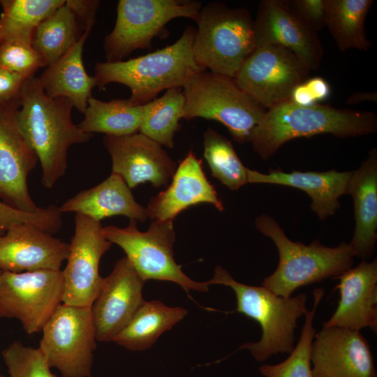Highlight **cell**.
Here are the masks:
<instances>
[{"mask_svg": "<svg viewBox=\"0 0 377 377\" xmlns=\"http://www.w3.org/2000/svg\"><path fill=\"white\" fill-rule=\"evenodd\" d=\"M313 377H376L369 344L358 330L325 327L311 349Z\"/></svg>", "mask_w": 377, "mask_h": 377, "instance_id": "obj_17", "label": "cell"}, {"mask_svg": "<svg viewBox=\"0 0 377 377\" xmlns=\"http://www.w3.org/2000/svg\"><path fill=\"white\" fill-rule=\"evenodd\" d=\"M145 281L126 257L119 259L103 283L91 311L98 341H113L145 301Z\"/></svg>", "mask_w": 377, "mask_h": 377, "instance_id": "obj_16", "label": "cell"}, {"mask_svg": "<svg viewBox=\"0 0 377 377\" xmlns=\"http://www.w3.org/2000/svg\"><path fill=\"white\" fill-rule=\"evenodd\" d=\"M185 106L182 87L167 89L160 97L144 105L139 132L162 146L172 149L174 137L180 127Z\"/></svg>", "mask_w": 377, "mask_h": 377, "instance_id": "obj_31", "label": "cell"}, {"mask_svg": "<svg viewBox=\"0 0 377 377\" xmlns=\"http://www.w3.org/2000/svg\"><path fill=\"white\" fill-rule=\"evenodd\" d=\"M371 101L376 103L377 93L376 91H358L353 93L348 97L346 102L348 105L359 104L362 102Z\"/></svg>", "mask_w": 377, "mask_h": 377, "instance_id": "obj_41", "label": "cell"}, {"mask_svg": "<svg viewBox=\"0 0 377 377\" xmlns=\"http://www.w3.org/2000/svg\"><path fill=\"white\" fill-rule=\"evenodd\" d=\"M60 212H75L96 221L113 216L145 222L146 208L138 204L124 179L111 175L99 184L81 191L59 207Z\"/></svg>", "mask_w": 377, "mask_h": 377, "instance_id": "obj_24", "label": "cell"}, {"mask_svg": "<svg viewBox=\"0 0 377 377\" xmlns=\"http://www.w3.org/2000/svg\"><path fill=\"white\" fill-rule=\"evenodd\" d=\"M376 131L377 116L374 112L322 104L300 106L288 100L266 111L249 142L261 158L267 160L293 139L320 134L346 138Z\"/></svg>", "mask_w": 377, "mask_h": 377, "instance_id": "obj_2", "label": "cell"}, {"mask_svg": "<svg viewBox=\"0 0 377 377\" xmlns=\"http://www.w3.org/2000/svg\"><path fill=\"white\" fill-rule=\"evenodd\" d=\"M354 203L355 231L349 243L355 257L362 260L374 253L377 242V149L372 148L353 171L349 191Z\"/></svg>", "mask_w": 377, "mask_h": 377, "instance_id": "obj_23", "label": "cell"}, {"mask_svg": "<svg viewBox=\"0 0 377 377\" xmlns=\"http://www.w3.org/2000/svg\"><path fill=\"white\" fill-rule=\"evenodd\" d=\"M27 78L22 75L0 68V102L20 97Z\"/></svg>", "mask_w": 377, "mask_h": 377, "instance_id": "obj_39", "label": "cell"}, {"mask_svg": "<svg viewBox=\"0 0 377 377\" xmlns=\"http://www.w3.org/2000/svg\"><path fill=\"white\" fill-rule=\"evenodd\" d=\"M111 246L100 221L75 214L74 235L69 244L67 264L62 271V303L91 306L103 280L99 274L100 261Z\"/></svg>", "mask_w": 377, "mask_h": 377, "instance_id": "obj_13", "label": "cell"}, {"mask_svg": "<svg viewBox=\"0 0 377 377\" xmlns=\"http://www.w3.org/2000/svg\"><path fill=\"white\" fill-rule=\"evenodd\" d=\"M255 226L274 242L278 251L277 267L261 285L276 295L290 297L297 288L336 278L353 265L355 253L349 243L341 242L336 247H328L319 239L308 245L293 242L279 223L266 214L258 216Z\"/></svg>", "mask_w": 377, "mask_h": 377, "instance_id": "obj_4", "label": "cell"}, {"mask_svg": "<svg viewBox=\"0 0 377 377\" xmlns=\"http://www.w3.org/2000/svg\"><path fill=\"white\" fill-rule=\"evenodd\" d=\"M373 0H326L325 27L338 49L367 51L371 43L365 33V19Z\"/></svg>", "mask_w": 377, "mask_h": 377, "instance_id": "obj_28", "label": "cell"}, {"mask_svg": "<svg viewBox=\"0 0 377 377\" xmlns=\"http://www.w3.org/2000/svg\"><path fill=\"white\" fill-rule=\"evenodd\" d=\"M192 50L205 70L234 78L256 47L254 20L245 8H230L221 2L202 7Z\"/></svg>", "mask_w": 377, "mask_h": 377, "instance_id": "obj_6", "label": "cell"}, {"mask_svg": "<svg viewBox=\"0 0 377 377\" xmlns=\"http://www.w3.org/2000/svg\"><path fill=\"white\" fill-rule=\"evenodd\" d=\"M195 28L187 26L172 45L145 55L115 62H98L94 77L100 89L112 82L128 87V98L145 105L162 91L183 87L195 74L205 71L195 61L192 50Z\"/></svg>", "mask_w": 377, "mask_h": 377, "instance_id": "obj_3", "label": "cell"}, {"mask_svg": "<svg viewBox=\"0 0 377 377\" xmlns=\"http://www.w3.org/2000/svg\"><path fill=\"white\" fill-rule=\"evenodd\" d=\"M324 293L323 288H316L313 290V307L304 314V323L300 339L289 357L276 364L260 366L259 371L261 375L265 377H313L311 349L316 334L313 320Z\"/></svg>", "mask_w": 377, "mask_h": 377, "instance_id": "obj_33", "label": "cell"}, {"mask_svg": "<svg viewBox=\"0 0 377 377\" xmlns=\"http://www.w3.org/2000/svg\"><path fill=\"white\" fill-rule=\"evenodd\" d=\"M38 349L63 377H91L96 334L91 306L61 303L43 326Z\"/></svg>", "mask_w": 377, "mask_h": 377, "instance_id": "obj_10", "label": "cell"}, {"mask_svg": "<svg viewBox=\"0 0 377 377\" xmlns=\"http://www.w3.org/2000/svg\"><path fill=\"white\" fill-rule=\"evenodd\" d=\"M144 105H135L128 99L102 101L91 96L88 100L84 117L77 125L83 131L124 136L139 132Z\"/></svg>", "mask_w": 377, "mask_h": 377, "instance_id": "obj_27", "label": "cell"}, {"mask_svg": "<svg viewBox=\"0 0 377 377\" xmlns=\"http://www.w3.org/2000/svg\"><path fill=\"white\" fill-rule=\"evenodd\" d=\"M10 377H57L40 350L14 341L2 351Z\"/></svg>", "mask_w": 377, "mask_h": 377, "instance_id": "obj_34", "label": "cell"}, {"mask_svg": "<svg viewBox=\"0 0 377 377\" xmlns=\"http://www.w3.org/2000/svg\"><path fill=\"white\" fill-rule=\"evenodd\" d=\"M202 7L201 2L188 0L119 1L114 27L104 39L106 61H122L136 50H151L154 38L168 37L170 21H195Z\"/></svg>", "mask_w": 377, "mask_h": 377, "instance_id": "obj_8", "label": "cell"}, {"mask_svg": "<svg viewBox=\"0 0 377 377\" xmlns=\"http://www.w3.org/2000/svg\"><path fill=\"white\" fill-rule=\"evenodd\" d=\"M69 244L29 223H17L0 236V269L23 272L59 270Z\"/></svg>", "mask_w": 377, "mask_h": 377, "instance_id": "obj_19", "label": "cell"}, {"mask_svg": "<svg viewBox=\"0 0 377 377\" xmlns=\"http://www.w3.org/2000/svg\"><path fill=\"white\" fill-rule=\"evenodd\" d=\"M103 142L112 158V172L130 188L147 182L156 188L166 185L177 168L162 145L140 132L105 135Z\"/></svg>", "mask_w": 377, "mask_h": 377, "instance_id": "obj_18", "label": "cell"}, {"mask_svg": "<svg viewBox=\"0 0 377 377\" xmlns=\"http://www.w3.org/2000/svg\"><path fill=\"white\" fill-rule=\"evenodd\" d=\"M352 174L353 171L336 170L286 172L279 169L269 170L266 174L249 169L248 182L283 185L304 191L311 198V211L320 221H324L339 209V198L348 194Z\"/></svg>", "mask_w": 377, "mask_h": 377, "instance_id": "obj_22", "label": "cell"}, {"mask_svg": "<svg viewBox=\"0 0 377 377\" xmlns=\"http://www.w3.org/2000/svg\"><path fill=\"white\" fill-rule=\"evenodd\" d=\"M168 188L152 198L146 208L153 221H173L182 211L200 203L224 209L214 186L207 179L202 161L189 151L179 163Z\"/></svg>", "mask_w": 377, "mask_h": 377, "instance_id": "obj_21", "label": "cell"}, {"mask_svg": "<svg viewBox=\"0 0 377 377\" xmlns=\"http://www.w3.org/2000/svg\"><path fill=\"white\" fill-rule=\"evenodd\" d=\"M66 0H1L0 43H31L37 27Z\"/></svg>", "mask_w": 377, "mask_h": 377, "instance_id": "obj_30", "label": "cell"}, {"mask_svg": "<svg viewBox=\"0 0 377 377\" xmlns=\"http://www.w3.org/2000/svg\"><path fill=\"white\" fill-rule=\"evenodd\" d=\"M17 223H29L51 234L61 228V213L59 207L51 205L40 207L34 212H26L17 209L0 200V236L12 226Z\"/></svg>", "mask_w": 377, "mask_h": 377, "instance_id": "obj_35", "label": "cell"}, {"mask_svg": "<svg viewBox=\"0 0 377 377\" xmlns=\"http://www.w3.org/2000/svg\"><path fill=\"white\" fill-rule=\"evenodd\" d=\"M105 237L120 246L134 269L145 281L158 280L175 283L186 293L207 292L208 281L192 280L177 265L173 253L175 233L172 221H153L145 232L137 227V221L130 220L125 228L103 227Z\"/></svg>", "mask_w": 377, "mask_h": 377, "instance_id": "obj_9", "label": "cell"}, {"mask_svg": "<svg viewBox=\"0 0 377 377\" xmlns=\"http://www.w3.org/2000/svg\"><path fill=\"white\" fill-rule=\"evenodd\" d=\"M66 3L74 13L77 22H82L84 30L89 26H94L96 14L100 1L96 0H66Z\"/></svg>", "mask_w": 377, "mask_h": 377, "instance_id": "obj_40", "label": "cell"}, {"mask_svg": "<svg viewBox=\"0 0 377 377\" xmlns=\"http://www.w3.org/2000/svg\"><path fill=\"white\" fill-rule=\"evenodd\" d=\"M73 108L66 98L47 96L34 75L26 80L20 94L17 121L40 163L41 182L47 188H53L65 175L68 149L88 142L92 136L73 122Z\"/></svg>", "mask_w": 377, "mask_h": 377, "instance_id": "obj_1", "label": "cell"}, {"mask_svg": "<svg viewBox=\"0 0 377 377\" xmlns=\"http://www.w3.org/2000/svg\"><path fill=\"white\" fill-rule=\"evenodd\" d=\"M89 26L78 40L54 64L47 66L37 80L45 94L50 98H66L83 113L91 91L96 86L94 76L86 71L82 61L84 44L91 31Z\"/></svg>", "mask_w": 377, "mask_h": 377, "instance_id": "obj_25", "label": "cell"}, {"mask_svg": "<svg viewBox=\"0 0 377 377\" xmlns=\"http://www.w3.org/2000/svg\"><path fill=\"white\" fill-rule=\"evenodd\" d=\"M45 66L31 43L10 40L0 43V68L27 77Z\"/></svg>", "mask_w": 377, "mask_h": 377, "instance_id": "obj_36", "label": "cell"}, {"mask_svg": "<svg viewBox=\"0 0 377 377\" xmlns=\"http://www.w3.org/2000/svg\"><path fill=\"white\" fill-rule=\"evenodd\" d=\"M331 87L322 77H309L292 91L289 101L300 106H312L327 100Z\"/></svg>", "mask_w": 377, "mask_h": 377, "instance_id": "obj_37", "label": "cell"}, {"mask_svg": "<svg viewBox=\"0 0 377 377\" xmlns=\"http://www.w3.org/2000/svg\"><path fill=\"white\" fill-rule=\"evenodd\" d=\"M209 286L222 284L230 287L237 298L238 313L257 321L262 336L257 342L245 343L239 349H247L258 362H263L278 353L290 354L294 348L295 330L297 320L304 316L307 295L283 297L267 288L249 286L236 281L221 267H216Z\"/></svg>", "mask_w": 377, "mask_h": 377, "instance_id": "obj_5", "label": "cell"}, {"mask_svg": "<svg viewBox=\"0 0 377 377\" xmlns=\"http://www.w3.org/2000/svg\"><path fill=\"white\" fill-rule=\"evenodd\" d=\"M204 157L214 177L235 191L248 182L247 168L237 156L232 142L212 128L204 133Z\"/></svg>", "mask_w": 377, "mask_h": 377, "instance_id": "obj_32", "label": "cell"}, {"mask_svg": "<svg viewBox=\"0 0 377 377\" xmlns=\"http://www.w3.org/2000/svg\"><path fill=\"white\" fill-rule=\"evenodd\" d=\"M0 377H5V376H3V375H1V376H0Z\"/></svg>", "mask_w": 377, "mask_h": 377, "instance_id": "obj_42", "label": "cell"}, {"mask_svg": "<svg viewBox=\"0 0 377 377\" xmlns=\"http://www.w3.org/2000/svg\"><path fill=\"white\" fill-rule=\"evenodd\" d=\"M309 71L290 50L279 45L257 46L234 80L264 109L289 100L293 89L309 78Z\"/></svg>", "mask_w": 377, "mask_h": 377, "instance_id": "obj_12", "label": "cell"}, {"mask_svg": "<svg viewBox=\"0 0 377 377\" xmlns=\"http://www.w3.org/2000/svg\"><path fill=\"white\" fill-rule=\"evenodd\" d=\"M182 89V119L200 117L220 122L239 143L249 142L267 111L242 91L234 78L207 70L193 75Z\"/></svg>", "mask_w": 377, "mask_h": 377, "instance_id": "obj_7", "label": "cell"}, {"mask_svg": "<svg viewBox=\"0 0 377 377\" xmlns=\"http://www.w3.org/2000/svg\"><path fill=\"white\" fill-rule=\"evenodd\" d=\"M20 96L0 102V200L20 211L34 212L40 207L30 195L27 177L38 159L20 128Z\"/></svg>", "mask_w": 377, "mask_h": 377, "instance_id": "obj_14", "label": "cell"}, {"mask_svg": "<svg viewBox=\"0 0 377 377\" xmlns=\"http://www.w3.org/2000/svg\"><path fill=\"white\" fill-rule=\"evenodd\" d=\"M254 31L256 47H283L292 52L309 71L319 68L324 50L318 32L295 13L289 1H260Z\"/></svg>", "mask_w": 377, "mask_h": 377, "instance_id": "obj_15", "label": "cell"}, {"mask_svg": "<svg viewBox=\"0 0 377 377\" xmlns=\"http://www.w3.org/2000/svg\"><path fill=\"white\" fill-rule=\"evenodd\" d=\"M295 13L317 32L325 27L326 0H292Z\"/></svg>", "mask_w": 377, "mask_h": 377, "instance_id": "obj_38", "label": "cell"}, {"mask_svg": "<svg viewBox=\"0 0 377 377\" xmlns=\"http://www.w3.org/2000/svg\"><path fill=\"white\" fill-rule=\"evenodd\" d=\"M187 313L181 306H169L158 300L145 301L113 341L130 350H145Z\"/></svg>", "mask_w": 377, "mask_h": 377, "instance_id": "obj_26", "label": "cell"}, {"mask_svg": "<svg viewBox=\"0 0 377 377\" xmlns=\"http://www.w3.org/2000/svg\"><path fill=\"white\" fill-rule=\"evenodd\" d=\"M1 270L0 269V274H1Z\"/></svg>", "mask_w": 377, "mask_h": 377, "instance_id": "obj_43", "label": "cell"}, {"mask_svg": "<svg viewBox=\"0 0 377 377\" xmlns=\"http://www.w3.org/2000/svg\"><path fill=\"white\" fill-rule=\"evenodd\" d=\"M339 279L340 299L325 327H339L360 331L369 327L377 332V260H362L336 277Z\"/></svg>", "mask_w": 377, "mask_h": 377, "instance_id": "obj_20", "label": "cell"}, {"mask_svg": "<svg viewBox=\"0 0 377 377\" xmlns=\"http://www.w3.org/2000/svg\"><path fill=\"white\" fill-rule=\"evenodd\" d=\"M63 273L59 270L0 274V317L16 318L29 334L39 332L62 303Z\"/></svg>", "mask_w": 377, "mask_h": 377, "instance_id": "obj_11", "label": "cell"}, {"mask_svg": "<svg viewBox=\"0 0 377 377\" xmlns=\"http://www.w3.org/2000/svg\"><path fill=\"white\" fill-rule=\"evenodd\" d=\"M81 35L77 19L65 1L37 27L31 45L47 66L64 56Z\"/></svg>", "mask_w": 377, "mask_h": 377, "instance_id": "obj_29", "label": "cell"}]
</instances>
